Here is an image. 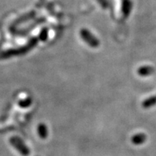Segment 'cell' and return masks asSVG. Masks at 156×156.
I'll return each instance as SVG.
<instances>
[{"instance_id":"ba28073f","label":"cell","mask_w":156,"mask_h":156,"mask_svg":"<svg viewBox=\"0 0 156 156\" xmlns=\"http://www.w3.org/2000/svg\"><path fill=\"white\" fill-rule=\"evenodd\" d=\"M31 104H32V99L30 98H26L25 99L20 100L18 102L19 106H20L21 108H28Z\"/></svg>"},{"instance_id":"6da1fadb","label":"cell","mask_w":156,"mask_h":156,"mask_svg":"<svg viewBox=\"0 0 156 156\" xmlns=\"http://www.w3.org/2000/svg\"><path fill=\"white\" fill-rule=\"evenodd\" d=\"M10 145L23 156H28L30 154V149L25 145L23 140L17 136H11L9 140Z\"/></svg>"},{"instance_id":"7a4b0ae2","label":"cell","mask_w":156,"mask_h":156,"mask_svg":"<svg viewBox=\"0 0 156 156\" xmlns=\"http://www.w3.org/2000/svg\"><path fill=\"white\" fill-rule=\"evenodd\" d=\"M132 2L131 0H121V10L124 18H128L131 14Z\"/></svg>"},{"instance_id":"52a82bcc","label":"cell","mask_w":156,"mask_h":156,"mask_svg":"<svg viewBox=\"0 0 156 156\" xmlns=\"http://www.w3.org/2000/svg\"><path fill=\"white\" fill-rule=\"evenodd\" d=\"M85 39L87 40L86 41L88 42V44L92 46L93 47H97L99 45V41L93 36L92 34H90L89 32L86 31L85 34Z\"/></svg>"},{"instance_id":"3957f363","label":"cell","mask_w":156,"mask_h":156,"mask_svg":"<svg viewBox=\"0 0 156 156\" xmlns=\"http://www.w3.org/2000/svg\"><path fill=\"white\" fill-rule=\"evenodd\" d=\"M154 72H155V69L152 66L144 65L138 68L136 73L140 77H148L153 75Z\"/></svg>"},{"instance_id":"277c9868","label":"cell","mask_w":156,"mask_h":156,"mask_svg":"<svg viewBox=\"0 0 156 156\" xmlns=\"http://www.w3.org/2000/svg\"><path fill=\"white\" fill-rule=\"evenodd\" d=\"M146 140H147V135L142 132L134 134L131 137L132 143L134 145H141L145 143Z\"/></svg>"},{"instance_id":"8992f818","label":"cell","mask_w":156,"mask_h":156,"mask_svg":"<svg viewBox=\"0 0 156 156\" xmlns=\"http://www.w3.org/2000/svg\"><path fill=\"white\" fill-rule=\"evenodd\" d=\"M156 105V95L151 96L145 100H144L142 103V106L144 108H150Z\"/></svg>"},{"instance_id":"5b68a950","label":"cell","mask_w":156,"mask_h":156,"mask_svg":"<svg viewBox=\"0 0 156 156\" xmlns=\"http://www.w3.org/2000/svg\"><path fill=\"white\" fill-rule=\"evenodd\" d=\"M37 132H38V136L43 140L46 139L48 136V127L44 123H41L38 125L37 128Z\"/></svg>"},{"instance_id":"9c48e42d","label":"cell","mask_w":156,"mask_h":156,"mask_svg":"<svg viewBox=\"0 0 156 156\" xmlns=\"http://www.w3.org/2000/svg\"><path fill=\"white\" fill-rule=\"evenodd\" d=\"M97 1L98 2H99V4H100L103 8L106 9L108 7V2L107 0H97Z\"/></svg>"}]
</instances>
